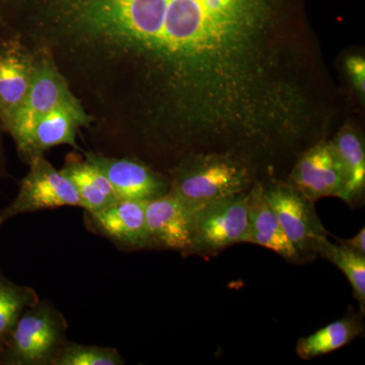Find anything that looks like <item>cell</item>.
I'll return each instance as SVG.
<instances>
[{"mask_svg": "<svg viewBox=\"0 0 365 365\" xmlns=\"http://www.w3.org/2000/svg\"><path fill=\"white\" fill-rule=\"evenodd\" d=\"M294 37L268 0H121L100 43L133 62L182 143L250 158L313 124Z\"/></svg>", "mask_w": 365, "mask_h": 365, "instance_id": "obj_1", "label": "cell"}, {"mask_svg": "<svg viewBox=\"0 0 365 365\" xmlns=\"http://www.w3.org/2000/svg\"><path fill=\"white\" fill-rule=\"evenodd\" d=\"M254 184L249 158L230 151L190 153L173 170L169 191L198 210Z\"/></svg>", "mask_w": 365, "mask_h": 365, "instance_id": "obj_2", "label": "cell"}, {"mask_svg": "<svg viewBox=\"0 0 365 365\" xmlns=\"http://www.w3.org/2000/svg\"><path fill=\"white\" fill-rule=\"evenodd\" d=\"M66 331L62 314L50 302L38 300L24 312L0 349V364L52 365L66 343Z\"/></svg>", "mask_w": 365, "mask_h": 365, "instance_id": "obj_3", "label": "cell"}, {"mask_svg": "<svg viewBox=\"0 0 365 365\" xmlns=\"http://www.w3.org/2000/svg\"><path fill=\"white\" fill-rule=\"evenodd\" d=\"M248 228V192L203 206L194 215L191 246L186 255L215 256L242 242Z\"/></svg>", "mask_w": 365, "mask_h": 365, "instance_id": "obj_4", "label": "cell"}, {"mask_svg": "<svg viewBox=\"0 0 365 365\" xmlns=\"http://www.w3.org/2000/svg\"><path fill=\"white\" fill-rule=\"evenodd\" d=\"M30 170L23 178L13 202L0 211V227L16 216L46 209L73 206L81 207V200L71 180L55 169L43 155L29 162Z\"/></svg>", "mask_w": 365, "mask_h": 365, "instance_id": "obj_5", "label": "cell"}, {"mask_svg": "<svg viewBox=\"0 0 365 365\" xmlns=\"http://www.w3.org/2000/svg\"><path fill=\"white\" fill-rule=\"evenodd\" d=\"M270 204L288 239L302 260L318 256L321 242L328 232L314 208V202L288 182H277L264 188Z\"/></svg>", "mask_w": 365, "mask_h": 365, "instance_id": "obj_6", "label": "cell"}, {"mask_svg": "<svg viewBox=\"0 0 365 365\" xmlns=\"http://www.w3.org/2000/svg\"><path fill=\"white\" fill-rule=\"evenodd\" d=\"M74 101L76 98L69 91L66 81L49 60H40L35 63L26 97L4 128L13 137L19 153L41 118L58 106Z\"/></svg>", "mask_w": 365, "mask_h": 365, "instance_id": "obj_7", "label": "cell"}, {"mask_svg": "<svg viewBox=\"0 0 365 365\" xmlns=\"http://www.w3.org/2000/svg\"><path fill=\"white\" fill-rule=\"evenodd\" d=\"M287 182L314 202L325 197L343 200L345 172L332 141H319L304 151Z\"/></svg>", "mask_w": 365, "mask_h": 365, "instance_id": "obj_8", "label": "cell"}, {"mask_svg": "<svg viewBox=\"0 0 365 365\" xmlns=\"http://www.w3.org/2000/svg\"><path fill=\"white\" fill-rule=\"evenodd\" d=\"M196 210L169 191L148 201L146 227L153 247L186 254L191 246Z\"/></svg>", "mask_w": 365, "mask_h": 365, "instance_id": "obj_9", "label": "cell"}, {"mask_svg": "<svg viewBox=\"0 0 365 365\" xmlns=\"http://www.w3.org/2000/svg\"><path fill=\"white\" fill-rule=\"evenodd\" d=\"M86 158L108 178L119 200L150 201L169 192L165 180L143 163L93 153Z\"/></svg>", "mask_w": 365, "mask_h": 365, "instance_id": "obj_10", "label": "cell"}, {"mask_svg": "<svg viewBox=\"0 0 365 365\" xmlns=\"http://www.w3.org/2000/svg\"><path fill=\"white\" fill-rule=\"evenodd\" d=\"M35 62L18 41L0 42V126L9 123L32 83Z\"/></svg>", "mask_w": 365, "mask_h": 365, "instance_id": "obj_11", "label": "cell"}, {"mask_svg": "<svg viewBox=\"0 0 365 365\" xmlns=\"http://www.w3.org/2000/svg\"><path fill=\"white\" fill-rule=\"evenodd\" d=\"M88 121L78 100L60 105L37 122L20 153L30 162L54 146L64 144L78 148L76 130Z\"/></svg>", "mask_w": 365, "mask_h": 365, "instance_id": "obj_12", "label": "cell"}, {"mask_svg": "<svg viewBox=\"0 0 365 365\" xmlns=\"http://www.w3.org/2000/svg\"><path fill=\"white\" fill-rule=\"evenodd\" d=\"M242 242L271 250L292 263L302 260L268 203L264 187L258 182H254L248 191V228Z\"/></svg>", "mask_w": 365, "mask_h": 365, "instance_id": "obj_13", "label": "cell"}, {"mask_svg": "<svg viewBox=\"0 0 365 365\" xmlns=\"http://www.w3.org/2000/svg\"><path fill=\"white\" fill-rule=\"evenodd\" d=\"M148 201L118 200L98 212L90 213L96 230L113 242L130 248H150L146 227Z\"/></svg>", "mask_w": 365, "mask_h": 365, "instance_id": "obj_14", "label": "cell"}, {"mask_svg": "<svg viewBox=\"0 0 365 365\" xmlns=\"http://www.w3.org/2000/svg\"><path fill=\"white\" fill-rule=\"evenodd\" d=\"M78 192L81 208L86 212H98L119 200L108 178L90 160L68 158L63 169L60 170Z\"/></svg>", "mask_w": 365, "mask_h": 365, "instance_id": "obj_15", "label": "cell"}, {"mask_svg": "<svg viewBox=\"0 0 365 365\" xmlns=\"http://www.w3.org/2000/svg\"><path fill=\"white\" fill-rule=\"evenodd\" d=\"M364 331L361 316L347 314L311 335L299 338L295 352L302 360L323 356L350 344L352 341L364 335Z\"/></svg>", "mask_w": 365, "mask_h": 365, "instance_id": "obj_16", "label": "cell"}, {"mask_svg": "<svg viewBox=\"0 0 365 365\" xmlns=\"http://www.w3.org/2000/svg\"><path fill=\"white\" fill-rule=\"evenodd\" d=\"M346 176L343 200L352 204L365 188V148L361 135L351 126H344L332 141Z\"/></svg>", "mask_w": 365, "mask_h": 365, "instance_id": "obj_17", "label": "cell"}, {"mask_svg": "<svg viewBox=\"0 0 365 365\" xmlns=\"http://www.w3.org/2000/svg\"><path fill=\"white\" fill-rule=\"evenodd\" d=\"M318 256L339 268L352 287L353 297L359 302L360 314L365 312V255L357 253L342 242L335 244L329 237L319 245Z\"/></svg>", "mask_w": 365, "mask_h": 365, "instance_id": "obj_18", "label": "cell"}, {"mask_svg": "<svg viewBox=\"0 0 365 365\" xmlns=\"http://www.w3.org/2000/svg\"><path fill=\"white\" fill-rule=\"evenodd\" d=\"M39 300L33 288L16 284L0 271V349L28 307Z\"/></svg>", "mask_w": 365, "mask_h": 365, "instance_id": "obj_19", "label": "cell"}, {"mask_svg": "<svg viewBox=\"0 0 365 365\" xmlns=\"http://www.w3.org/2000/svg\"><path fill=\"white\" fill-rule=\"evenodd\" d=\"M125 360L115 348L66 342L52 365H123Z\"/></svg>", "mask_w": 365, "mask_h": 365, "instance_id": "obj_20", "label": "cell"}, {"mask_svg": "<svg viewBox=\"0 0 365 365\" xmlns=\"http://www.w3.org/2000/svg\"><path fill=\"white\" fill-rule=\"evenodd\" d=\"M346 72L355 90L359 93L360 98L364 100L365 96V60L359 55H352L345 61Z\"/></svg>", "mask_w": 365, "mask_h": 365, "instance_id": "obj_21", "label": "cell"}, {"mask_svg": "<svg viewBox=\"0 0 365 365\" xmlns=\"http://www.w3.org/2000/svg\"><path fill=\"white\" fill-rule=\"evenodd\" d=\"M339 242L353 251L365 255V228L362 227L359 234L354 235L351 239L339 240Z\"/></svg>", "mask_w": 365, "mask_h": 365, "instance_id": "obj_22", "label": "cell"}, {"mask_svg": "<svg viewBox=\"0 0 365 365\" xmlns=\"http://www.w3.org/2000/svg\"><path fill=\"white\" fill-rule=\"evenodd\" d=\"M0 170H1V153H0Z\"/></svg>", "mask_w": 365, "mask_h": 365, "instance_id": "obj_23", "label": "cell"}]
</instances>
